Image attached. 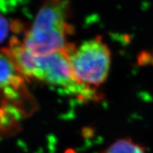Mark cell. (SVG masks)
Segmentation results:
<instances>
[{
  "label": "cell",
  "instance_id": "cell-1",
  "mask_svg": "<svg viewBox=\"0 0 153 153\" xmlns=\"http://www.w3.org/2000/svg\"><path fill=\"white\" fill-rule=\"evenodd\" d=\"M70 47L45 55H36L23 43L13 38L9 47L2 51L11 57L24 77L63 88L82 100L97 99L98 95L94 88L82 85L76 79L69 59Z\"/></svg>",
  "mask_w": 153,
  "mask_h": 153
},
{
  "label": "cell",
  "instance_id": "cell-2",
  "mask_svg": "<svg viewBox=\"0 0 153 153\" xmlns=\"http://www.w3.org/2000/svg\"><path fill=\"white\" fill-rule=\"evenodd\" d=\"M71 10L69 0H44L23 44L36 55H45L68 49V22Z\"/></svg>",
  "mask_w": 153,
  "mask_h": 153
},
{
  "label": "cell",
  "instance_id": "cell-3",
  "mask_svg": "<svg viewBox=\"0 0 153 153\" xmlns=\"http://www.w3.org/2000/svg\"><path fill=\"white\" fill-rule=\"evenodd\" d=\"M69 59L76 79L82 85L91 87L106 81L111 65V51L101 37L69 49Z\"/></svg>",
  "mask_w": 153,
  "mask_h": 153
},
{
  "label": "cell",
  "instance_id": "cell-4",
  "mask_svg": "<svg viewBox=\"0 0 153 153\" xmlns=\"http://www.w3.org/2000/svg\"><path fill=\"white\" fill-rule=\"evenodd\" d=\"M24 76L19 71L11 57L4 51L0 52V89L16 90L22 85Z\"/></svg>",
  "mask_w": 153,
  "mask_h": 153
},
{
  "label": "cell",
  "instance_id": "cell-5",
  "mask_svg": "<svg viewBox=\"0 0 153 153\" xmlns=\"http://www.w3.org/2000/svg\"><path fill=\"white\" fill-rule=\"evenodd\" d=\"M101 153H145V148L131 138L126 137L115 141Z\"/></svg>",
  "mask_w": 153,
  "mask_h": 153
},
{
  "label": "cell",
  "instance_id": "cell-6",
  "mask_svg": "<svg viewBox=\"0 0 153 153\" xmlns=\"http://www.w3.org/2000/svg\"><path fill=\"white\" fill-rule=\"evenodd\" d=\"M9 23L3 16L0 14V43H2L8 35Z\"/></svg>",
  "mask_w": 153,
  "mask_h": 153
},
{
  "label": "cell",
  "instance_id": "cell-7",
  "mask_svg": "<svg viewBox=\"0 0 153 153\" xmlns=\"http://www.w3.org/2000/svg\"><path fill=\"white\" fill-rule=\"evenodd\" d=\"M140 62L142 64H152L153 63V53H143L140 57Z\"/></svg>",
  "mask_w": 153,
  "mask_h": 153
},
{
  "label": "cell",
  "instance_id": "cell-8",
  "mask_svg": "<svg viewBox=\"0 0 153 153\" xmlns=\"http://www.w3.org/2000/svg\"><path fill=\"white\" fill-rule=\"evenodd\" d=\"M3 3V0H0V6L1 5V4Z\"/></svg>",
  "mask_w": 153,
  "mask_h": 153
}]
</instances>
